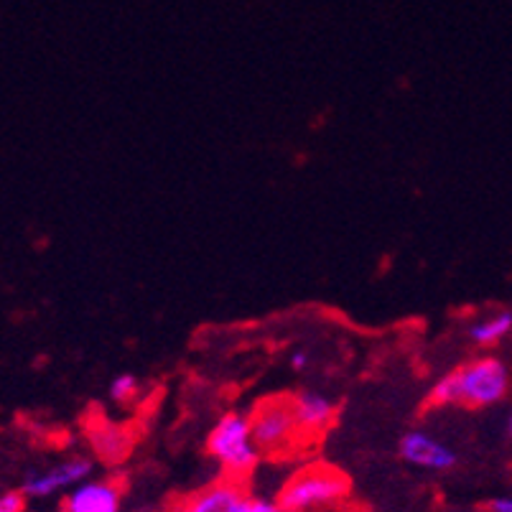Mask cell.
<instances>
[{"mask_svg":"<svg viewBox=\"0 0 512 512\" xmlns=\"http://www.w3.org/2000/svg\"><path fill=\"white\" fill-rule=\"evenodd\" d=\"M510 388V372L497 357H479L444 375L428 393V406L487 408L500 403Z\"/></svg>","mask_w":512,"mask_h":512,"instance_id":"obj_1","label":"cell"},{"mask_svg":"<svg viewBox=\"0 0 512 512\" xmlns=\"http://www.w3.org/2000/svg\"><path fill=\"white\" fill-rule=\"evenodd\" d=\"M349 497V479L329 464H309L293 472L278 492V505L296 512L339 510Z\"/></svg>","mask_w":512,"mask_h":512,"instance_id":"obj_2","label":"cell"},{"mask_svg":"<svg viewBox=\"0 0 512 512\" xmlns=\"http://www.w3.org/2000/svg\"><path fill=\"white\" fill-rule=\"evenodd\" d=\"M207 451L212 459L220 464L227 472V477L242 479L248 477L260 462V454L253 436V426H250V416L245 413H225L220 421L214 423V428L207 436Z\"/></svg>","mask_w":512,"mask_h":512,"instance_id":"obj_3","label":"cell"},{"mask_svg":"<svg viewBox=\"0 0 512 512\" xmlns=\"http://www.w3.org/2000/svg\"><path fill=\"white\" fill-rule=\"evenodd\" d=\"M250 426L263 454H281L296 441V436H301L291 398L260 400L250 413Z\"/></svg>","mask_w":512,"mask_h":512,"instance_id":"obj_4","label":"cell"},{"mask_svg":"<svg viewBox=\"0 0 512 512\" xmlns=\"http://www.w3.org/2000/svg\"><path fill=\"white\" fill-rule=\"evenodd\" d=\"M92 472H95V464L87 456H72V459L59 462L57 467L31 472L23 479L21 490L31 500H46V497L59 495V492H72L74 487L92 479Z\"/></svg>","mask_w":512,"mask_h":512,"instance_id":"obj_5","label":"cell"},{"mask_svg":"<svg viewBox=\"0 0 512 512\" xmlns=\"http://www.w3.org/2000/svg\"><path fill=\"white\" fill-rule=\"evenodd\" d=\"M248 500L250 495L245 484L227 477L222 482L207 484L192 495L179 497L164 512H242Z\"/></svg>","mask_w":512,"mask_h":512,"instance_id":"obj_6","label":"cell"},{"mask_svg":"<svg viewBox=\"0 0 512 512\" xmlns=\"http://www.w3.org/2000/svg\"><path fill=\"white\" fill-rule=\"evenodd\" d=\"M398 449L408 464L426 472H446L456 464V451L426 431H408Z\"/></svg>","mask_w":512,"mask_h":512,"instance_id":"obj_7","label":"cell"},{"mask_svg":"<svg viewBox=\"0 0 512 512\" xmlns=\"http://www.w3.org/2000/svg\"><path fill=\"white\" fill-rule=\"evenodd\" d=\"M64 512H120V487L113 479H87L67 492Z\"/></svg>","mask_w":512,"mask_h":512,"instance_id":"obj_8","label":"cell"},{"mask_svg":"<svg viewBox=\"0 0 512 512\" xmlns=\"http://www.w3.org/2000/svg\"><path fill=\"white\" fill-rule=\"evenodd\" d=\"M293 413L299 421L301 434L319 436L321 431H327L332 426L334 416H337V406L329 395L319 393V390H301L291 398Z\"/></svg>","mask_w":512,"mask_h":512,"instance_id":"obj_9","label":"cell"},{"mask_svg":"<svg viewBox=\"0 0 512 512\" xmlns=\"http://www.w3.org/2000/svg\"><path fill=\"white\" fill-rule=\"evenodd\" d=\"M512 332V314L510 311H500V314L484 316V319L474 321L472 327H469V339L474 344H495L500 342L502 337Z\"/></svg>","mask_w":512,"mask_h":512,"instance_id":"obj_10","label":"cell"},{"mask_svg":"<svg viewBox=\"0 0 512 512\" xmlns=\"http://www.w3.org/2000/svg\"><path fill=\"white\" fill-rule=\"evenodd\" d=\"M92 446H95V451L102 459H107V462H118V459L125 456V451H128L130 441L118 426H100L95 434H92Z\"/></svg>","mask_w":512,"mask_h":512,"instance_id":"obj_11","label":"cell"},{"mask_svg":"<svg viewBox=\"0 0 512 512\" xmlns=\"http://www.w3.org/2000/svg\"><path fill=\"white\" fill-rule=\"evenodd\" d=\"M138 393H141V380L133 372H120V375L113 377V383H110V398L115 403H130Z\"/></svg>","mask_w":512,"mask_h":512,"instance_id":"obj_12","label":"cell"},{"mask_svg":"<svg viewBox=\"0 0 512 512\" xmlns=\"http://www.w3.org/2000/svg\"><path fill=\"white\" fill-rule=\"evenodd\" d=\"M26 500L23 490H8L0 495V512H23L26 510Z\"/></svg>","mask_w":512,"mask_h":512,"instance_id":"obj_13","label":"cell"},{"mask_svg":"<svg viewBox=\"0 0 512 512\" xmlns=\"http://www.w3.org/2000/svg\"><path fill=\"white\" fill-rule=\"evenodd\" d=\"M273 507H276V502L265 500V497H253V495H250V500L245 502L242 512H273Z\"/></svg>","mask_w":512,"mask_h":512,"instance_id":"obj_14","label":"cell"},{"mask_svg":"<svg viewBox=\"0 0 512 512\" xmlns=\"http://www.w3.org/2000/svg\"><path fill=\"white\" fill-rule=\"evenodd\" d=\"M490 512H512V495L495 497V500L490 502Z\"/></svg>","mask_w":512,"mask_h":512,"instance_id":"obj_15","label":"cell"},{"mask_svg":"<svg viewBox=\"0 0 512 512\" xmlns=\"http://www.w3.org/2000/svg\"><path fill=\"white\" fill-rule=\"evenodd\" d=\"M291 365L296 367V370L306 367V355H304V352H296V355H293V360H291Z\"/></svg>","mask_w":512,"mask_h":512,"instance_id":"obj_16","label":"cell"},{"mask_svg":"<svg viewBox=\"0 0 512 512\" xmlns=\"http://www.w3.org/2000/svg\"><path fill=\"white\" fill-rule=\"evenodd\" d=\"M273 512H296V510H291V507H283V505H278V502H276Z\"/></svg>","mask_w":512,"mask_h":512,"instance_id":"obj_17","label":"cell"},{"mask_svg":"<svg viewBox=\"0 0 512 512\" xmlns=\"http://www.w3.org/2000/svg\"><path fill=\"white\" fill-rule=\"evenodd\" d=\"M510 431H512V418H510Z\"/></svg>","mask_w":512,"mask_h":512,"instance_id":"obj_18","label":"cell"}]
</instances>
